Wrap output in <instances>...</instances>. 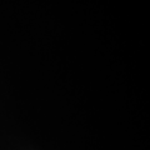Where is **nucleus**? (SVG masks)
Returning <instances> with one entry per match:
<instances>
[]
</instances>
